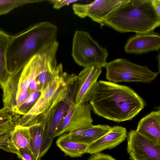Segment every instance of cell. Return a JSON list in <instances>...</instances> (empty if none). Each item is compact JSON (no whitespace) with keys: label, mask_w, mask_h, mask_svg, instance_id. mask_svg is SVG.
Returning <instances> with one entry per match:
<instances>
[{"label":"cell","mask_w":160,"mask_h":160,"mask_svg":"<svg viewBox=\"0 0 160 160\" xmlns=\"http://www.w3.org/2000/svg\"><path fill=\"white\" fill-rule=\"evenodd\" d=\"M17 155L21 160H36L35 156L30 149H19L18 150Z\"/></svg>","instance_id":"obj_24"},{"label":"cell","mask_w":160,"mask_h":160,"mask_svg":"<svg viewBox=\"0 0 160 160\" xmlns=\"http://www.w3.org/2000/svg\"><path fill=\"white\" fill-rule=\"evenodd\" d=\"M44 0H0V16L6 14L15 8L28 4L45 1Z\"/></svg>","instance_id":"obj_22"},{"label":"cell","mask_w":160,"mask_h":160,"mask_svg":"<svg viewBox=\"0 0 160 160\" xmlns=\"http://www.w3.org/2000/svg\"><path fill=\"white\" fill-rule=\"evenodd\" d=\"M41 92L37 91L32 92L18 108L16 113L21 116L27 114L32 108L41 95Z\"/></svg>","instance_id":"obj_23"},{"label":"cell","mask_w":160,"mask_h":160,"mask_svg":"<svg viewBox=\"0 0 160 160\" xmlns=\"http://www.w3.org/2000/svg\"><path fill=\"white\" fill-rule=\"evenodd\" d=\"M11 36L0 30V85L2 87L9 76L7 66V50Z\"/></svg>","instance_id":"obj_19"},{"label":"cell","mask_w":160,"mask_h":160,"mask_svg":"<svg viewBox=\"0 0 160 160\" xmlns=\"http://www.w3.org/2000/svg\"><path fill=\"white\" fill-rule=\"evenodd\" d=\"M71 105L67 101H62L58 104L50 120L44 128L40 156L41 158L52 146L58 128Z\"/></svg>","instance_id":"obj_12"},{"label":"cell","mask_w":160,"mask_h":160,"mask_svg":"<svg viewBox=\"0 0 160 160\" xmlns=\"http://www.w3.org/2000/svg\"><path fill=\"white\" fill-rule=\"evenodd\" d=\"M30 135L31 149L36 160H41L40 153L42 143L44 127L37 124L29 127Z\"/></svg>","instance_id":"obj_21"},{"label":"cell","mask_w":160,"mask_h":160,"mask_svg":"<svg viewBox=\"0 0 160 160\" xmlns=\"http://www.w3.org/2000/svg\"><path fill=\"white\" fill-rule=\"evenodd\" d=\"M91 108L88 102L71 104L57 130L56 137L92 127Z\"/></svg>","instance_id":"obj_8"},{"label":"cell","mask_w":160,"mask_h":160,"mask_svg":"<svg viewBox=\"0 0 160 160\" xmlns=\"http://www.w3.org/2000/svg\"><path fill=\"white\" fill-rule=\"evenodd\" d=\"M126 0H97L89 4L74 3L72 6L74 13L81 18L88 17L100 24L102 27L107 17Z\"/></svg>","instance_id":"obj_10"},{"label":"cell","mask_w":160,"mask_h":160,"mask_svg":"<svg viewBox=\"0 0 160 160\" xmlns=\"http://www.w3.org/2000/svg\"><path fill=\"white\" fill-rule=\"evenodd\" d=\"M89 103L96 114L119 122L132 119L145 105L129 87L102 80L98 81Z\"/></svg>","instance_id":"obj_1"},{"label":"cell","mask_w":160,"mask_h":160,"mask_svg":"<svg viewBox=\"0 0 160 160\" xmlns=\"http://www.w3.org/2000/svg\"><path fill=\"white\" fill-rule=\"evenodd\" d=\"M151 3L157 14L160 17V0H151Z\"/></svg>","instance_id":"obj_27"},{"label":"cell","mask_w":160,"mask_h":160,"mask_svg":"<svg viewBox=\"0 0 160 160\" xmlns=\"http://www.w3.org/2000/svg\"><path fill=\"white\" fill-rule=\"evenodd\" d=\"M90 155L88 160H116L111 156L102 153L98 152Z\"/></svg>","instance_id":"obj_26"},{"label":"cell","mask_w":160,"mask_h":160,"mask_svg":"<svg viewBox=\"0 0 160 160\" xmlns=\"http://www.w3.org/2000/svg\"><path fill=\"white\" fill-rule=\"evenodd\" d=\"M72 57L76 63L84 68L93 66L105 67L108 56L102 47L87 32L76 31L73 38Z\"/></svg>","instance_id":"obj_6"},{"label":"cell","mask_w":160,"mask_h":160,"mask_svg":"<svg viewBox=\"0 0 160 160\" xmlns=\"http://www.w3.org/2000/svg\"><path fill=\"white\" fill-rule=\"evenodd\" d=\"M56 144L65 156L72 158L82 157L86 153L88 146L71 140L68 133H64L59 136Z\"/></svg>","instance_id":"obj_18"},{"label":"cell","mask_w":160,"mask_h":160,"mask_svg":"<svg viewBox=\"0 0 160 160\" xmlns=\"http://www.w3.org/2000/svg\"><path fill=\"white\" fill-rule=\"evenodd\" d=\"M30 135L29 128L17 126L11 137L12 142L18 150L20 148L31 149Z\"/></svg>","instance_id":"obj_20"},{"label":"cell","mask_w":160,"mask_h":160,"mask_svg":"<svg viewBox=\"0 0 160 160\" xmlns=\"http://www.w3.org/2000/svg\"><path fill=\"white\" fill-rule=\"evenodd\" d=\"M106 25L121 32H153L160 25V17L151 0H126L105 19Z\"/></svg>","instance_id":"obj_4"},{"label":"cell","mask_w":160,"mask_h":160,"mask_svg":"<svg viewBox=\"0 0 160 160\" xmlns=\"http://www.w3.org/2000/svg\"><path fill=\"white\" fill-rule=\"evenodd\" d=\"M136 130L142 135L160 145V110L152 111L138 122Z\"/></svg>","instance_id":"obj_15"},{"label":"cell","mask_w":160,"mask_h":160,"mask_svg":"<svg viewBox=\"0 0 160 160\" xmlns=\"http://www.w3.org/2000/svg\"><path fill=\"white\" fill-rule=\"evenodd\" d=\"M77 76L63 71L62 63L58 65L51 82L41 95L30 111L21 117L18 125L29 128L44 123L55 112L59 103L67 99L74 100L77 85Z\"/></svg>","instance_id":"obj_2"},{"label":"cell","mask_w":160,"mask_h":160,"mask_svg":"<svg viewBox=\"0 0 160 160\" xmlns=\"http://www.w3.org/2000/svg\"><path fill=\"white\" fill-rule=\"evenodd\" d=\"M58 31L55 25L40 22L21 33L11 36L7 52V66L9 74L17 72L34 55L57 41Z\"/></svg>","instance_id":"obj_3"},{"label":"cell","mask_w":160,"mask_h":160,"mask_svg":"<svg viewBox=\"0 0 160 160\" xmlns=\"http://www.w3.org/2000/svg\"><path fill=\"white\" fill-rule=\"evenodd\" d=\"M21 116L8 108L0 109V149L4 148L9 141L14 128L12 122L18 120Z\"/></svg>","instance_id":"obj_17"},{"label":"cell","mask_w":160,"mask_h":160,"mask_svg":"<svg viewBox=\"0 0 160 160\" xmlns=\"http://www.w3.org/2000/svg\"><path fill=\"white\" fill-rule=\"evenodd\" d=\"M127 151L132 160H160V145L131 130L128 134Z\"/></svg>","instance_id":"obj_9"},{"label":"cell","mask_w":160,"mask_h":160,"mask_svg":"<svg viewBox=\"0 0 160 160\" xmlns=\"http://www.w3.org/2000/svg\"><path fill=\"white\" fill-rule=\"evenodd\" d=\"M106 78L114 83L122 82L149 83L154 80L158 72L147 67L134 63L128 60L118 58L107 63Z\"/></svg>","instance_id":"obj_7"},{"label":"cell","mask_w":160,"mask_h":160,"mask_svg":"<svg viewBox=\"0 0 160 160\" xmlns=\"http://www.w3.org/2000/svg\"><path fill=\"white\" fill-rule=\"evenodd\" d=\"M112 128L106 125H93L87 129L68 133L71 140L88 146L108 133Z\"/></svg>","instance_id":"obj_16"},{"label":"cell","mask_w":160,"mask_h":160,"mask_svg":"<svg viewBox=\"0 0 160 160\" xmlns=\"http://www.w3.org/2000/svg\"><path fill=\"white\" fill-rule=\"evenodd\" d=\"M127 136L126 128L114 126L108 133L88 145L86 153L91 154L113 148L123 142Z\"/></svg>","instance_id":"obj_14"},{"label":"cell","mask_w":160,"mask_h":160,"mask_svg":"<svg viewBox=\"0 0 160 160\" xmlns=\"http://www.w3.org/2000/svg\"><path fill=\"white\" fill-rule=\"evenodd\" d=\"M102 68L91 66L84 68L77 76V85L74 103L78 104L88 102L91 99L102 72Z\"/></svg>","instance_id":"obj_11"},{"label":"cell","mask_w":160,"mask_h":160,"mask_svg":"<svg viewBox=\"0 0 160 160\" xmlns=\"http://www.w3.org/2000/svg\"><path fill=\"white\" fill-rule=\"evenodd\" d=\"M50 54L47 49L42 50L20 69L10 74L7 82L1 87L3 107L16 112L32 93L28 89L29 86L43 72Z\"/></svg>","instance_id":"obj_5"},{"label":"cell","mask_w":160,"mask_h":160,"mask_svg":"<svg viewBox=\"0 0 160 160\" xmlns=\"http://www.w3.org/2000/svg\"><path fill=\"white\" fill-rule=\"evenodd\" d=\"M160 48V36L158 33L136 34L130 38L124 47L126 53L140 54L158 51Z\"/></svg>","instance_id":"obj_13"},{"label":"cell","mask_w":160,"mask_h":160,"mask_svg":"<svg viewBox=\"0 0 160 160\" xmlns=\"http://www.w3.org/2000/svg\"><path fill=\"white\" fill-rule=\"evenodd\" d=\"M48 2L52 4L54 8L58 9L66 5L76 2L77 0H48Z\"/></svg>","instance_id":"obj_25"}]
</instances>
